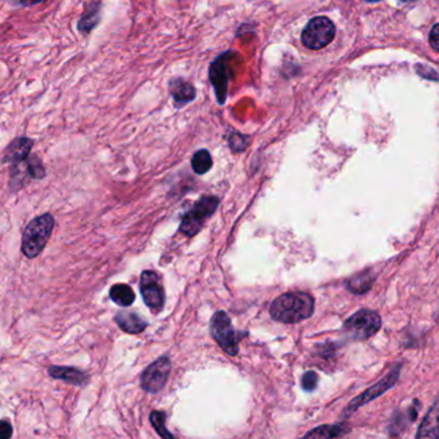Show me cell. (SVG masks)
Returning a JSON list of instances; mask_svg holds the SVG:
<instances>
[{
  "instance_id": "obj_3",
  "label": "cell",
  "mask_w": 439,
  "mask_h": 439,
  "mask_svg": "<svg viewBox=\"0 0 439 439\" xmlns=\"http://www.w3.org/2000/svg\"><path fill=\"white\" fill-rule=\"evenodd\" d=\"M382 328L380 315L371 310H360L345 320L343 330L353 340H366Z\"/></svg>"
},
{
  "instance_id": "obj_15",
  "label": "cell",
  "mask_w": 439,
  "mask_h": 439,
  "mask_svg": "<svg viewBox=\"0 0 439 439\" xmlns=\"http://www.w3.org/2000/svg\"><path fill=\"white\" fill-rule=\"evenodd\" d=\"M115 322H117L120 329L124 330L129 334H139L141 331L147 329L148 322H144L139 315L134 312H118L115 316Z\"/></svg>"
},
{
  "instance_id": "obj_9",
  "label": "cell",
  "mask_w": 439,
  "mask_h": 439,
  "mask_svg": "<svg viewBox=\"0 0 439 439\" xmlns=\"http://www.w3.org/2000/svg\"><path fill=\"white\" fill-rule=\"evenodd\" d=\"M141 293L145 305L153 314L162 312L165 307L166 296L161 278L154 271L145 270L141 276Z\"/></svg>"
},
{
  "instance_id": "obj_19",
  "label": "cell",
  "mask_w": 439,
  "mask_h": 439,
  "mask_svg": "<svg viewBox=\"0 0 439 439\" xmlns=\"http://www.w3.org/2000/svg\"><path fill=\"white\" fill-rule=\"evenodd\" d=\"M110 297L116 305L121 307L131 306L135 301V293L131 287L126 284H116L110 290Z\"/></svg>"
},
{
  "instance_id": "obj_1",
  "label": "cell",
  "mask_w": 439,
  "mask_h": 439,
  "mask_svg": "<svg viewBox=\"0 0 439 439\" xmlns=\"http://www.w3.org/2000/svg\"><path fill=\"white\" fill-rule=\"evenodd\" d=\"M315 311V299L306 292H289L271 303L270 315L275 322L297 324L310 319Z\"/></svg>"
},
{
  "instance_id": "obj_22",
  "label": "cell",
  "mask_w": 439,
  "mask_h": 439,
  "mask_svg": "<svg viewBox=\"0 0 439 439\" xmlns=\"http://www.w3.org/2000/svg\"><path fill=\"white\" fill-rule=\"evenodd\" d=\"M24 167H26V171L29 173L30 179H43L45 176V168L43 162L40 161V158L36 156H32L24 159Z\"/></svg>"
},
{
  "instance_id": "obj_6",
  "label": "cell",
  "mask_w": 439,
  "mask_h": 439,
  "mask_svg": "<svg viewBox=\"0 0 439 439\" xmlns=\"http://www.w3.org/2000/svg\"><path fill=\"white\" fill-rule=\"evenodd\" d=\"M401 365H394L392 370L385 375L383 379H380L377 384L371 385L365 392L361 393L357 397H354L348 406L345 408L342 419H348L350 416H352L359 408L368 405L370 402L377 400V397L383 396L385 392H388L391 388L397 384L398 379H400Z\"/></svg>"
},
{
  "instance_id": "obj_8",
  "label": "cell",
  "mask_w": 439,
  "mask_h": 439,
  "mask_svg": "<svg viewBox=\"0 0 439 439\" xmlns=\"http://www.w3.org/2000/svg\"><path fill=\"white\" fill-rule=\"evenodd\" d=\"M236 57L234 52H225L219 55L210 66V81L215 89L219 104H224L228 98L229 81L233 75L231 59Z\"/></svg>"
},
{
  "instance_id": "obj_7",
  "label": "cell",
  "mask_w": 439,
  "mask_h": 439,
  "mask_svg": "<svg viewBox=\"0 0 439 439\" xmlns=\"http://www.w3.org/2000/svg\"><path fill=\"white\" fill-rule=\"evenodd\" d=\"M336 36V24L328 17H315L302 31L301 40L305 47L319 50L328 47Z\"/></svg>"
},
{
  "instance_id": "obj_24",
  "label": "cell",
  "mask_w": 439,
  "mask_h": 439,
  "mask_svg": "<svg viewBox=\"0 0 439 439\" xmlns=\"http://www.w3.org/2000/svg\"><path fill=\"white\" fill-rule=\"evenodd\" d=\"M248 144H250V138L245 135H242V134L233 133L230 134V136H229V145L234 153L245 150L248 147Z\"/></svg>"
},
{
  "instance_id": "obj_28",
  "label": "cell",
  "mask_w": 439,
  "mask_h": 439,
  "mask_svg": "<svg viewBox=\"0 0 439 439\" xmlns=\"http://www.w3.org/2000/svg\"><path fill=\"white\" fill-rule=\"evenodd\" d=\"M41 1H44V0H17V3H20L24 7H31L35 4H39Z\"/></svg>"
},
{
  "instance_id": "obj_14",
  "label": "cell",
  "mask_w": 439,
  "mask_h": 439,
  "mask_svg": "<svg viewBox=\"0 0 439 439\" xmlns=\"http://www.w3.org/2000/svg\"><path fill=\"white\" fill-rule=\"evenodd\" d=\"M170 93L173 95L175 104L178 107H182L194 101L196 95L194 87L182 79H175L170 82Z\"/></svg>"
},
{
  "instance_id": "obj_10",
  "label": "cell",
  "mask_w": 439,
  "mask_h": 439,
  "mask_svg": "<svg viewBox=\"0 0 439 439\" xmlns=\"http://www.w3.org/2000/svg\"><path fill=\"white\" fill-rule=\"evenodd\" d=\"M170 371L171 360L167 356L159 357L143 371L141 379V389L148 393L159 392L167 383Z\"/></svg>"
},
{
  "instance_id": "obj_25",
  "label": "cell",
  "mask_w": 439,
  "mask_h": 439,
  "mask_svg": "<svg viewBox=\"0 0 439 439\" xmlns=\"http://www.w3.org/2000/svg\"><path fill=\"white\" fill-rule=\"evenodd\" d=\"M319 384V377L315 371H307L301 380V387L306 392H312Z\"/></svg>"
},
{
  "instance_id": "obj_29",
  "label": "cell",
  "mask_w": 439,
  "mask_h": 439,
  "mask_svg": "<svg viewBox=\"0 0 439 439\" xmlns=\"http://www.w3.org/2000/svg\"><path fill=\"white\" fill-rule=\"evenodd\" d=\"M366 1H377V0H366Z\"/></svg>"
},
{
  "instance_id": "obj_12",
  "label": "cell",
  "mask_w": 439,
  "mask_h": 439,
  "mask_svg": "<svg viewBox=\"0 0 439 439\" xmlns=\"http://www.w3.org/2000/svg\"><path fill=\"white\" fill-rule=\"evenodd\" d=\"M416 439H439V398L424 416L416 433Z\"/></svg>"
},
{
  "instance_id": "obj_16",
  "label": "cell",
  "mask_w": 439,
  "mask_h": 439,
  "mask_svg": "<svg viewBox=\"0 0 439 439\" xmlns=\"http://www.w3.org/2000/svg\"><path fill=\"white\" fill-rule=\"evenodd\" d=\"M350 431L345 424H326L308 431L305 437L299 439H336Z\"/></svg>"
},
{
  "instance_id": "obj_5",
  "label": "cell",
  "mask_w": 439,
  "mask_h": 439,
  "mask_svg": "<svg viewBox=\"0 0 439 439\" xmlns=\"http://www.w3.org/2000/svg\"><path fill=\"white\" fill-rule=\"evenodd\" d=\"M220 201L217 196H203L199 199L190 211L185 213V216L181 220L180 233L184 236H196L201 229L203 228L204 222L216 211Z\"/></svg>"
},
{
  "instance_id": "obj_26",
  "label": "cell",
  "mask_w": 439,
  "mask_h": 439,
  "mask_svg": "<svg viewBox=\"0 0 439 439\" xmlns=\"http://www.w3.org/2000/svg\"><path fill=\"white\" fill-rule=\"evenodd\" d=\"M13 428L7 420H0V439H10Z\"/></svg>"
},
{
  "instance_id": "obj_23",
  "label": "cell",
  "mask_w": 439,
  "mask_h": 439,
  "mask_svg": "<svg viewBox=\"0 0 439 439\" xmlns=\"http://www.w3.org/2000/svg\"><path fill=\"white\" fill-rule=\"evenodd\" d=\"M99 18V7L95 6L94 8L89 9L84 16L81 17L79 22L80 31L90 32L98 24Z\"/></svg>"
},
{
  "instance_id": "obj_27",
  "label": "cell",
  "mask_w": 439,
  "mask_h": 439,
  "mask_svg": "<svg viewBox=\"0 0 439 439\" xmlns=\"http://www.w3.org/2000/svg\"><path fill=\"white\" fill-rule=\"evenodd\" d=\"M429 43L434 50L439 52V24H436L429 34Z\"/></svg>"
},
{
  "instance_id": "obj_4",
  "label": "cell",
  "mask_w": 439,
  "mask_h": 439,
  "mask_svg": "<svg viewBox=\"0 0 439 439\" xmlns=\"http://www.w3.org/2000/svg\"><path fill=\"white\" fill-rule=\"evenodd\" d=\"M210 331L216 343L229 356H236L239 352L240 337L233 328L231 320L225 311H217L212 316Z\"/></svg>"
},
{
  "instance_id": "obj_17",
  "label": "cell",
  "mask_w": 439,
  "mask_h": 439,
  "mask_svg": "<svg viewBox=\"0 0 439 439\" xmlns=\"http://www.w3.org/2000/svg\"><path fill=\"white\" fill-rule=\"evenodd\" d=\"M49 375L64 380L72 385H84L87 382V377L85 373L75 369V368H64V366H50L49 368Z\"/></svg>"
},
{
  "instance_id": "obj_11",
  "label": "cell",
  "mask_w": 439,
  "mask_h": 439,
  "mask_svg": "<svg viewBox=\"0 0 439 439\" xmlns=\"http://www.w3.org/2000/svg\"><path fill=\"white\" fill-rule=\"evenodd\" d=\"M420 402L417 400L412 401V403L406 410H398L394 412V415L391 419V424L388 428V433L391 436H398L402 431H406L408 425L414 423L420 410Z\"/></svg>"
},
{
  "instance_id": "obj_21",
  "label": "cell",
  "mask_w": 439,
  "mask_h": 439,
  "mask_svg": "<svg viewBox=\"0 0 439 439\" xmlns=\"http://www.w3.org/2000/svg\"><path fill=\"white\" fill-rule=\"evenodd\" d=\"M166 417L167 414L165 411H152L150 412V424L157 431L158 436L162 439H176L173 434L166 428Z\"/></svg>"
},
{
  "instance_id": "obj_20",
  "label": "cell",
  "mask_w": 439,
  "mask_h": 439,
  "mask_svg": "<svg viewBox=\"0 0 439 439\" xmlns=\"http://www.w3.org/2000/svg\"><path fill=\"white\" fill-rule=\"evenodd\" d=\"M212 158L208 150H198L192 158V168L198 175H204L211 170Z\"/></svg>"
},
{
  "instance_id": "obj_18",
  "label": "cell",
  "mask_w": 439,
  "mask_h": 439,
  "mask_svg": "<svg viewBox=\"0 0 439 439\" xmlns=\"http://www.w3.org/2000/svg\"><path fill=\"white\" fill-rule=\"evenodd\" d=\"M374 282L375 275L371 271H364L347 280V289L352 292L353 294H365L373 288Z\"/></svg>"
},
{
  "instance_id": "obj_2",
  "label": "cell",
  "mask_w": 439,
  "mask_h": 439,
  "mask_svg": "<svg viewBox=\"0 0 439 439\" xmlns=\"http://www.w3.org/2000/svg\"><path fill=\"white\" fill-rule=\"evenodd\" d=\"M55 228V219L52 215L45 213L32 220L26 226L22 236V252L29 259L39 256L47 245L49 238Z\"/></svg>"
},
{
  "instance_id": "obj_13",
  "label": "cell",
  "mask_w": 439,
  "mask_h": 439,
  "mask_svg": "<svg viewBox=\"0 0 439 439\" xmlns=\"http://www.w3.org/2000/svg\"><path fill=\"white\" fill-rule=\"evenodd\" d=\"M34 141L29 138H17L12 141L4 153V161L16 165L30 156Z\"/></svg>"
}]
</instances>
